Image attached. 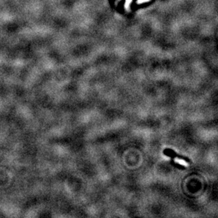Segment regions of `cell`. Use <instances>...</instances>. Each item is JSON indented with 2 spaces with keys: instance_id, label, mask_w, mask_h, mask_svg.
<instances>
[{
  "instance_id": "6da1fadb",
  "label": "cell",
  "mask_w": 218,
  "mask_h": 218,
  "mask_svg": "<svg viewBox=\"0 0 218 218\" xmlns=\"http://www.w3.org/2000/svg\"><path fill=\"white\" fill-rule=\"evenodd\" d=\"M163 154L165 155L167 157H170L171 159H174V158H179L181 159L182 160H184L185 162H188V163H191V160L189 158L186 156L184 155H179L178 153H176L175 150H173L172 149L170 148H166L163 151Z\"/></svg>"
},
{
  "instance_id": "7a4b0ae2",
  "label": "cell",
  "mask_w": 218,
  "mask_h": 218,
  "mask_svg": "<svg viewBox=\"0 0 218 218\" xmlns=\"http://www.w3.org/2000/svg\"><path fill=\"white\" fill-rule=\"evenodd\" d=\"M171 164H172L174 167H175L176 168H179V169H181V170H185L186 169V167L184 166V165H180V164H179V163H176V162H175V161H174V159H171Z\"/></svg>"
}]
</instances>
